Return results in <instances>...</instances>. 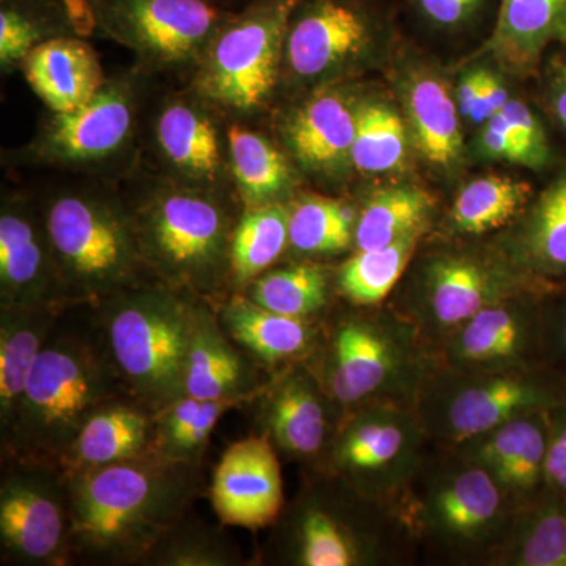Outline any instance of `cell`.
Wrapping results in <instances>:
<instances>
[{"label": "cell", "mask_w": 566, "mask_h": 566, "mask_svg": "<svg viewBox=\"0 0 566 566\" xmlns=\"http://www.w3.org/2000/svg\"><path fill=\"white\" fill-rule=\"evenodd\" d=\"M333 277L323 264L304 262L259 275L248 297L275 314L319 319L329 308ZM323 319V318H322Z\"/></svg>", "instance_id": "cell-37"}, {"label": "cell", "mask_w": 566, "mask_h": 566, "mask_svg": "<svg viewBox=\"0 0 566 566\" xmlns=\"http://www.w3.org/2000/svg\"><path fill=\"white\" fill-rule=\"evenodd\" d=\"M357 211L344 200L307 196L290 208L289 248L301 255H335L354 248Z\"/></svg>", "instance_id": "cell-39"}, {"label": "cell", "mask_w": 566, "mask_h": 566, "mask_svg": "<svg viewBox=\"0 0 566 566\" xmlns=\"http://www.w3.org/2000/svg\"><path fill=\"white\" fill-rule=\"evenodd\" d=\"M422 244L387 304L405 316L434 353L458 327L499 301L546 293V285L517 270L490 241Z\"/></svg>", "instance_id": "cell-4"}, {"label": "cell", "mask_w": 566, "mask_h": 566, "mask_svg": "<svg viewBox=\"0 0 566 566\" xmlns=\"http://www.w3.org/2000/svg\"><path fill=\"white\" fill-rule=\"evenodd\" d=\"M546 293L517 294L483 308L436 349V359L461 370L546 367L543 360V297Z\"/></svg>", "instance_id": "cell-14"}, {"label": "cell", "mask_w": 566, "mask_h": 566, "mask_svg": "<svg viewBox=\"0 0 566 566\" xmlns=\"http://www.w3.org/2000/svg\"><path fill=\"white\" fill-rule=\"evenodd\" d=\"M137 234L142 255L178 285L211 289L230 263L229 219L207 197L164 196L153 205Z\"/></svg>", "instance_id": "cell-12"}, {"label": "cell", "mask_w": 566, "mask_h": 566, "mask_svg": "<svg viewBox=\"0 0 566 566\" xmlns=\"http://www.w3.org/2000/svg\"><path fill=\"white\" fill-rule=\"evenodd\" d=\"M565 398L566 379L547 367L486 371L436 363L415 411L434 446L453 447Z\"/></svg>", "instance_id": "cell-8"}, {"label": "cell", "mask_w": 566, "mask_h": 566, "mask_svg": "<svg viewBox=\"0 0 566 566\" xmlns=\"http://www.w3.org/2000/svg\"><path fill=\"white\" fill-rule=\"evenodd\" d=\"M551 409L516 417L452 447L485 471L515 510L546 488Z\"/></svg>", "instance_id": "cell-18"}, {"label": "cell", "mask_w": 566, "mask_h": 566, "mask_svg": "<svg viewBox=\"0 0 566 566\" xmlns=\"http://www.w3.org/2000/svg\"><path fill=\"white\" fill-rule=\"evenodd\" d=\"M197 475V464L166 460L151 449L120 463L66 474L69 551L92 564L147 560L182 523L199 488Z\"/></svg>", "instance_id": "cell-1"}, {"label": "cell", "mask_w": 566, "mask_h": 566, "mask_svg": "<svg viewBox=\"0 0 566 566\" xmlns=\"http://www.w3.org/2000/svg\"><path fill=\"white\" fill-rule=\"evenodd\" d=\"M0 483V545L3 560L57 564L69 551L66 474L57 465L17 460Z\"/></svg>", "instance_id": "cell-13"}, {"label": "cell", "mask_w": 566, "mask_h": 566, "mask_svg": "<svg viewBox=\"0 0 566 566\" xmlns=\"http://www.w3.org/2000/svg\"><path fill=\"white\" fill-rule=\"evenodd\" d=\"M241 403V400H202L182 395L156 412L151 450L177 463H199L216 424Z\"/></svg>", "instance_id": "cell-36"}, {"label": "cell", "mask_w": 566, "mask_h": 566, "mask_svg": "<svg viewBox=\"0 0 566 566\" xmlns=\"http://www.w3.org/2000/svg\"><path fill=\"white\" fill-rule=\"evenodd\" d=\"M155 415L134 398H115L93 412L62 461L66 474L120 463L148 452Z\"/></svg>", "instance_id": "cell-27"}, {"label": "cell", "mask_w": 566, "mask_h": 566, "mask_svg": "<svg viewBox=\"0 0 566 566\" xmlns=\"http://www.w3.org/2000/svg\"><path fill=\"white\" fill-rule=\"evenodd\" d=\"M431 447L415 406H357L344 411L311 468L337 476L371 501L401 506Z\"/></svg>", "instance_id": "cell-9"}, {"label": "cell", "mask_w": 566, "mask_h": 566, "mask_svg": "<svg viewBox=\"0 0 566 566\" xmlns=\"http://www.w3.org/2000/svg\"><path fill=\"white\" fill-rule=\"evenodd\" d=\"M543 360L566 379V283L543 297Z\"/></svg>", "instance_id": "cell-45"}, {"label": "cell", "mask_w": 566, "mask_h": 566, "mask_svg": "<svg viewBox=\"0 0 566 566\" xmlns=\"http://www.w3.org/2000/svg\"><path fill=\"white\" fill-rule=\"evenodd\" d=\"M359 102L348 93L323 91L293 112L286 123L290 150L305 169L340 172L352 163Z\"/></svg>", "instance_id": "cell-24"}, {"label": "cell", "mask_w": 566, "mask_h": 566, "mask_svg": "<svg viewBox=\"0 0 566 566\" xmlns=\"http://www.w3.org/2000/svg\"><path fill=\"white\" fill-rule=\"evenodd\" d=\"M510 99L512 96L504 80L495 71L483 66L482 92L471 123L483 125L504 109Z\"/></svg>", "instance_id": "cell-49"}, {"label": "cell", "mask_w": 566, "mask_h": 566, "mask_svg": "<svg viewBox=\"0 0 566 566\" xmlns=\"http://www.w3.org/2000/svg\"><path fill=\"white\" fill-rule=\"evenodd\" d=\"M428 234L401 238L385 248L354 251L335 275V290L354 307H374L387 303Z\"/></svg>", "instance_id": "cell-34"}, {"label": "cell", "mask_w": 566, "mask_h": 566, "mask_svg": "<svg viewBox=\"0 0 566 566\" xmlns=\"http://www.w3.org/2000/svg\"><path fill=\"white\" fill-rule=\"evenodd\" d=\"M123 387L106 349L73 335H54L41 349L10 441L14 460L61 468L93 412L120 397ZM126 392V390H125Z\"/></svg>", "instance_id": "cell-5"}, {"label": "cell", "mask_w": 566, "mask_h": 566, "mask_svg": "<svg viewBox=\"0 0 566 566\" xmlns=\"http://www.w3.org/2000/svg\"><path fill=\"white\" fill-rule=\"evenodd\" d=\"M401 512L417 543L450 565L486 566L515 509L479 465L431 447Z\"/></svg>", "instance_id": "cell-6"}, {"label": "cell", "mask_w": 566, "mask_h": 566, "mask_svg": "<svg viewBox=\"0 0 566 566\" xmlns=\"http://www.w3.org/2000/svg\"><path fill=\"white\" fill-rule=\"evenodd\" d=\"M232 547L210 528H182L164 536L147 560L158 565L219 566L237 564Z\"/></svg>", "instance_id": "cell-42"}, {"label": "cell", "mask_w": 566, "mask_h": 566, "mask_svg": "<svg viewBox=\"0 0 566 566\" xmlns=\"http://www.w3.org/2000/svg\"><path fill=\"white\" fill-rule=\"evenodd\" d=\"M290 208L281 203L251 207L244 212L232 237L230 270L234 281H255L277 262L289 248Z\"/></svg>", "instance_id": "cell-40"}, {"label": "cell", "mask_w": 566, "mask_h": 566, "mask_svg": "<svg viewBox=\"0 0 566 566\" xmlns=\"http://www.w3.org/2000/svg\"><path fill=\"white\" fill-rule=\"evenodd\" d=\"M378 33L375 13L363 3L304 0L286 35V61L296 76L315 80L363 57Z\"/></svg>", "instance_id": "cell-15"}, {"label": "cell", "mask_w": 566, "mask_h": 566, "mask_svg": "<svg viewBox=\"0 0 566 566\" xmlns=\"http://www.w3.org/2000/svg\"><path fill=\"white\" fill-rule=\"evenodd\" d=\"M415 147L403 112L381 96L359 102L352 163L359 172L390 175L403 172Z\"/></svg>", "instance_id": "cell-35"}, {"label": "cell", "mask_w": 566, "mask_h": 566, "mask_svg": "<svg viewBox=\"0 0 566 566\" xmlns=\"http://www.w3.org/2000/svg\"><path fill=\"white\" fill-rule=\"evenodd\" d=\"M483 66L465 70L461 74L455 87L458 111L464 120L471 122L474 117L480 92H482Z\"/></svg>", "instance_id": "cell-51"}, {"label": "cell", "mask_w": 566, "mask_h": 566, "mask_svg": "<svg viewBox=\"0 0 566 566\" xmlns=\"http://www.w3.org/2000/svg\"><path fill=\"white\" fill-rule=\"evenodd\" d=\"M476 148L480 155L490 161H505L524 167V155L520 144L501 114L483 123L482 132L476 139Z\"/></svg>", "instance_id": "cell-48"}, {"label": "cell", "mask_w": 566, "mask_h": 566, "mask_svg": "<svg viewBox=\"0 0 566 566\" xmlns=\"http://www.w3.org/2000/svg\"><path fill=\"white\" fill-rule=\"evenodd\" d=\"M416 17L441 33H461L497 13L499 0H408Z\"/></svg>", "instance_id": "cell-43"}, {"label": "cell", "mask_w": 566, "mask_h": 566, "mask_svg": "<svg viewBox=\"0 0 566 566\" xmlns=\"http://www.w3.org/2000/svg\"><path fill=\"white\" fill-rule=\"evenodd\" d=\"M546 488L566 499V398L549 411Z\"/></svg>", "instance_id": "cell-46"}, {"label": "cell", "mask_w": 566, "mask_h": 566, "mask_svg": "<svg viewBox=\"0 0 566 566\" xmlns=\"http://www.w3.org/2000/svg\"><path fill=\"white\" fill-rule=\"evenodd\" d=\"M132 122V103L125 91L104 85L80 109L55 115L48 132V153L70 161L104 158L122 147Z\"/></svg>", "instance_id": "cell-26"}, {"label": "cell", "mask_w": 566, "mask_h": 566, "mask_svg": "<svg viewBox=\"0 0 566 566\" xmlns=\"http://www.w3.org/2000/svg\"><path fill=\"white\" fill-rule=\"evenodd\" d=\"M112 17L136 46L167 62L196 54L219 18L205 0H115Z\"/></svg>", "instance_id": "cell-22"}, {"label": "cell", "mask_w": 566, "mask_h": 566, "mask_svg": "<svg viewBox=\"0 0 566 566\" xmlns=\"http://www.w3.org/2000/svg\"><path fill=\"white\" fill-rule=\"evenodd\" d=\"M436 218V200L416 185H387L367 197L357 211L354 251L385 248L409 237L430 234Z\"/></svg>", "instance_id": "cell-33"}, {"label": "cell", "mask_w": 566, "mask_h": 566, "mask_svg": "<svg viewBox=\"0 0 566 566\" xmlns=\"http://www.w3.org/2000/svg\"><path fill=\"white\" fill-rule=\"evenodd\" d=\"M229 144L234 177L251 207L279 203L292 191V166L271 142L233 126Z\"/></svg>", "instance_id": "cell-38"}, {"label": "cell", "mask_w": 566, "mask_h": 566, "mask_svg": "<svg viewBox=\"0 0 566 566\" xmlns=\"http://www.w3.org/2000/svg\"><path fill=\"white\" fill-rule=\"evenodd\" d=\"M65 296L50 238L20 210L0 218V308L59 307Z\"/></svg>", "instance_id": "cell-21"}, {"label": "cell", "mask_w": 566, "mask_h": 566, "mask_svg": "<svg viewBox=\"0 0 566 566\" xmlns=\"http://www.w3.org/2000/svg\"><path fill=\"white\" fill-rule=\"evenodd\" d=\"M566 44V0H499L482 54L506 73L531 76L551 44Z\"/></svg>", "instance_id": "cell-23"}, {"label": "cell", "mask_w": 566, "mask_h": 566, "mask_svg": "<svg viewBox=\"0 0 566 566\" xmlns=\"http://www.w3.org/2000/svg\"><path fill=\"white\" fill-rule=\"evenodd\" d=\"M398 93L417 153L436 172L455 175L465 156L455 88L431 66L416 63L401 73Z\"/></svg>", "instance_id": "cell-19"}, {"label": "cell", "mask_w": 566, "mask_h": 566, "mask_svg": "<svg viewBox=\"0 0 566 566\" xmlns=\"http://www.w3.org/2000/svg\"><path fill=\"white\" fill-rule=\"evenodd\" d=\"M39 31L28 18L13 10H2L0 13V61L2 65H11L24 61L36 46Z\"/></svg>", "instance_id": "cell-47"}, {"label": "cell", "mask_w": 566, "mask_h": 566, "mask_svg": "<svg viewBox=\"0 0 566 566\" xmlns=\"http://www.w3.org/2000/svg\"><path fill=\"white\" fill-rule=\"evenodd\" d=\"M348 307L324 318L305 363L344 411L375 403L415 406L438 363L434 353L389 304Z\"/></svg>", "instance_id": "cell-2"}, {"label": "cell", "mask_w": 566, "mask_h": 566, "mask_svg": "<svg viewBox=\"0 0 566 566\" xmlns=\"http://www.w3.org/2000/svg\"><path fill=\"white\" fill-rule=\"evenodd\" d=\"M534 188L509 175H483L458 191L444 222L446 237L480 241L502 232L531 200Z\"/></svg>", "instance_id": "cell-32"}, {"label": "cell", "mask_w": 566, "mask_h": 566, "mask_svg": "<svg viewBox=\"0 0 566 566\" xmlns=\"http://www.w3.org/2000/svg\"><path fill=\"white\" fill-rule=\"evenodd\" d=\"M304 0H262L212 44L200 88L216 102L249 111L274 91L293 14Z\"/></svg>", "instance_id": "cell-11"}, {"label": "cell", "mask_w": 566, "mask_h": 566, "mask_svg": "<svg viewBox=\"0 0 566 566\" xmlns=\"http://www.w3.org/2000/svg\"><path fill=\"white\" fill-rule=\"evenodd\" d=\"M546 98L554 118L566 133V59L556 57L547 66Z\"/></svg>", "instance_id": "cell-50"}, {"label": "cell", "mask_w": 566, "mask_h": 566, "mask_svg": "<svg viewBox=\"0 0 566 566\" xmlns=\"http://www.w3.org/2000/svg\"><path fill=\"white\" fill-rule=\"evenodd\" d=\"M486 566H566V499L545 488L516 509Z\"/></svg>", "instance_id": "cell-31"}, {"label": "cell", "mask_w": 566, "mask_h": 566, "mask_svg": "<svg viewBox=\"0 0 566 566\" xmlns=\"http://www.w3.org/2000/svg\"><path fill=\"white\" fill-rule=\"evenodd\" d=\"M499 114L504 117L520 144L524 155V167L532 170L546 169L551 161L549 139L545 126L531 107L521 99L512 98Z\"/></svg>", "instance_id": "cell-44"}, {"label": "cell", "mask_w": 566, "mask_h": 566, "mask_svg": "<svg viewBox=\"0 0 566 566\" xmlns=\"http://www.w3.org/2000/svg\"><path fill=\"white\" fill-rule=\"evenodd\" d=\"M46 232L65 296L102 300L132 285L142 255L139 234L120 211L66 196L48 212Z\"/></svg>", "instance_id": "cell-10"}, {"label": "cell", "mask_w": 566, "mask_h": 566, "mask_svg": "<svg viewBox=\"0 0 566 566\" xmlns=\"http://www.w3.org/2000/svg\"><path fill=\"white\" fill-rule=\"evenodd\" d=\"M308 472L275 521L283 564L394 566L415 558L417 543L401 506L364 497L318 469Z\"/></svg>", "instance_id": "cell-3"}, {"label": "cell", "mask_w": 566, "mask_h": 566, "mask_svg": "<svg viewBox=\"0 0 566 566\" xmlns=\"http://www.w3.org/2000/svg\"><path fill=\"white\" fill-rule=\"evenodd\" d=\"M488 241L535 281L566 283V166L515 221Z\"/></svg>", "instance_id": "cell-20"}, {"label": "cell", "mask_w": 566, "mask_h": 566, "mask_svg": "<svg viewBox=\"0 0 566 566\" xmlns=\"http://www.w3.org/2000/svg\"><path fill=\"white\" fill-rule=\"evenodd\" d=\"M159 144L167 158L196 178H212L221 166L218 134L211 122L188 106L169 107L158 125Z\"/></svg>", "instance_id": "cell-41"}, {"label": "cell", "mask_w": 566, "mask_h": 566, "mask_svg": "<svg viewBox=\"0 0 566 566\" xmlns=\"http://www.w3.org/2000/svg\"><path fill=\"white\" fill-rule=\"evenodd\" d=\"M211 502L229 526L259 531L275 524L285 495L277 449L266 436H252L227 449L212 476Z\"/></svg>", "instance_id": "cell-17"}, {"label": "cell", "mask_w": 566, "mask_h": 566, "mask_svg": "<svg viewBox=\"0 0 566 566\" xmlns=\"http://www.w3.org/2000/svg\"><path fill=\"white\" fill-rule=\"evenodd\" d=\"M219 319L232 340L271 367L307 359L322 334V319L275 314L248 296H233Z\"/></svg>", "instance_id": "cell-28"}, {"label": "cell", "mask_w": 566, "mask_h": 566, "mask_svg": "<svg viewBox=\"0 0 566 566\" xmlns=\"http://www.w3.org/2000/svg\"><path fill=\"white\" fill-rule=\"evenodd\" d=\"M59 307H17L0 311V433L10 441L29 376L50 340Z\"/></svg>", "instance_id": "cell-30"}, {"label": "cell", "mask_w": 566, "mask_h": 566, "mask_svg": "<svg viewBox=\"0 0 566 566\" xmlns=\"http://www.w3.org/2000/svg\"><path fill=\"white\" fill-rule=\"evenodd\" d=\"M65 2H69V0H65Z\"/></svg>", "instance_id": "cell-52"}, {"label": "cell", "mask_w": 566, "mask_h": 566, "mask_svg": "<svg viewBox=\"0 0 566 566\" xmlns=\"http://www.w3.org/2000/svg\"><path fill=\"white\" fill-rule=\"evenodd\" d=\"M253 365L214 315L197 305L185 368V395L202 400H251L262 394Z\"/></svg>", "instance_id": "cell-25"}, {"label": "cell", "mask_w": 566, "mask_h": 566, "mask_svg": "<svg viewBox=\"0 0 566 566\" xmlns=\"http://www.w3.org/2000/svg\"><path fill=\"white\" fill-rule=\"evenodd\" d=\"M24 74L55 114L80 109L104 87L98 57L81 40L54 39L36 44L25 55Z\"/></svg>", "instance_id": "cell-29"}, {"label": "cell", "mask_w": 566, "mask_h": 566, "mask_svg": "<svg viewBox=\"0 0 566 566\" xmlns=\"http://www.w3.org/2000/svg\"><path fill=\"white\" fill-rule=\"evenodd\" d=\"M118 296L102 318L104 349L126 394L156 415L185 395L197 305L167 290Z\"/></svg>", "instance_id": "cell-7"}, {"label": "cell", "mask_w": 566, "mask_h": 566, "mask_svg": "<svg viewBox=\"0 0 566 566\" xmlns=\"http://www.w3.org/2000/svg\"><path fill=\"white\" fill-rule=\"evenodd\" d=\"M263 434L293 460L314 465L344 416L305 360L283 367L264 387Z\"/></svg>", "instance_id": "cell-16"}]
</instances>
